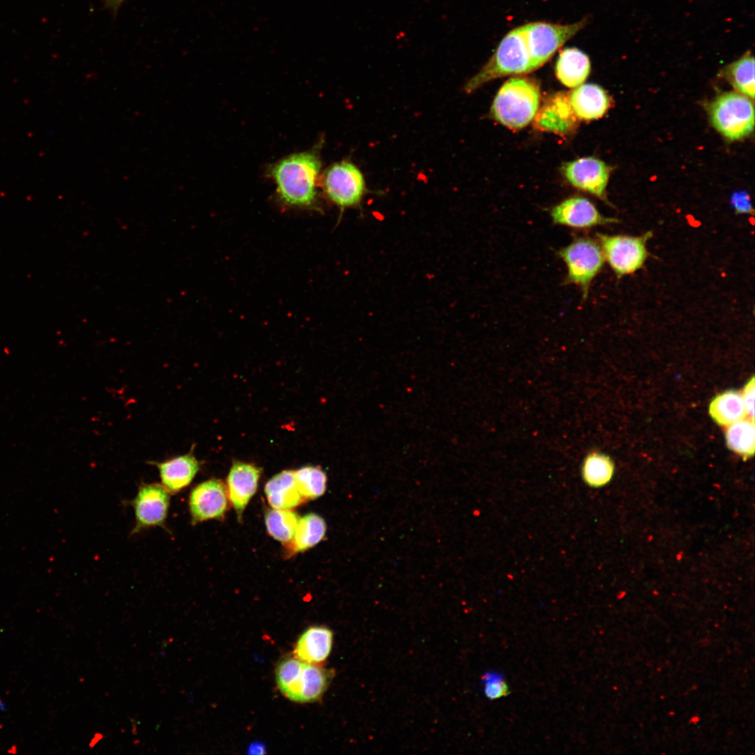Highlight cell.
<instances>
[{
  "label": "cell",
  "instance_id": "obj_23",
  "mask_svg": "<svg viewBox=\"0 0 755 755\" xmlns=\"http://www.w3.org/2000/svg\"><path fill=\"white\" fill-rule=\"evenodd\" d=\"M614 465L607 455L598 452L588 454L583 461L581 473L583 481L590 487L606 485L612 478Z\"/></svg>",
  "mask_w": 755,
  "mask_h": 755
},
{
  "label": "cell",
  "instance_id": "obj_15",
  "mask_svg": "<svg viewBox=\"0 0 755 755\" xmlns=\"http://www.w3.org/2000/svg\"><path fill=\"white\" fill-rule=\"evenodd\" d=\"M333 634L325 626H311L299 637L293 656L305 663L317 664L329 657L333 645Z\"/></svg>",
  "mask_w": 755,
  "mask_h": 755
},
{
  "label": "cell",
  "instance_id": "obj_4",
  "mask_svg": "<svg viewBox=\"0 0 755 755\" xmlns=\"http://www.w3.org/2000/svg\"><path fill=\"white\" fill-rule=\"evenodd\" d=\"M540 102V87L530 78L515 77L498 90L491 108L493 117L504 126L519 129L534 118Z\"/></svg>",
  "mask_w": 755,
  "mask_h": 755
},
{
  "label": "cell",
  "instance_id": "obj_1",
  "mask_svg": "<svg viewBox=\"0 0 755 755\" xmlns=\"http://www.w3.org/2000/svg\"><path fill=\"white\" fill-rule=\"evenodd\" d=\"M320 168L319 157L312 151L291 154L273 164L270 174L281 201L294 206H314Z\"/></svg>",
  "mask_w": 755,
  "mask_h": 755
},
{
  "label": "cell",
  "instance_id": "obj_24",
  "mask_svg": "<svg viewBox=\"0 0 755 755\" xmlns=\"http://www.w3.org/2000/svg\"><path fill=\"white\" fill-rule=\"evenodd\" d=\"M299 515L289 509L273 508L265 515V523L268 534L284 545L289 542L296 532Z\"/></svg>",
  "mask_w": 755,
  "mask_h": 755
},
{
  "label": "cell",
  "instance_id": "obj_9",
  "mask_svg": "<svg viewBox=\"0 0 755 755\" xmlns=\"http://www.w3.org/2000/svg\"><path fill=\"white\" fill-rule=\"evenodd\" d=\"M171 494L159 483H142L130 502L134 510L135 525L131 534L145 529L166 528Z\"/></svg>",
  "mask_w": 755,
  "mask_h": 755
},
{
  "label": "cell",
  "instance_id": "obj_25",
  "mask_svg": "<svg viewBox=\"0 0 755 755\" xmlns=\"http://www.w3.org/2000/svg\"><path fill=\"white\" fill-rule=\"evenodd\" d=\"M297 489L307 501L322 496L326 489V473L319 467L306 466L294 471Z\"/></svg>",
  "mask_w": 755,
  "mask_h": 755
},
{
  "label": "cell",
  "instance_id": "obj_5",
  "mask_svg": "<svg viewBox=\"0 0 755 755\" xmlns=\"http://www.w3.org/2000/svg\"><path fill=\"white\" fill-rule=\"evenodd\" d=\"M558 254L567 268L564 284L577 286L584 301L591 282L602 269L605 261L601 245L589 236H575L570 244L559 250Z\"/></svg>",
  "mask_w": 755,
  "mask_h": 755
},
{
  "label": "cell",
  "instance_id": "obj_13",
  "mask_svg": "<svg viewBox=\"0 0 755 755\" xmlns=\"http://www.w3.org/2000/svg\"><path fill=\"white\" fill-rule=\"evenodd\" d=\"M260 475L261 469L250 463L236 461L231 468L226 489L239 520L257 491Z\"/></svg>",
  "mask_w": 755,
  "mask_h": 755
},
{
  "label": "cell",
  "instance_id": "obj_11",
  "mask_svg": "<svg viewBox=\"0 0 755 755\" xmlns=\"http://www.w3.org/2000/svg\"><path fill=\"white\" fill-rule=\"evenodd\" d=\"M550 216L555 224L577 229L619 222L617 219L603 216L594 203L581 196L568 198L554 206Z\"/></svg>",
  "mask_w": 755,
  "mask_h": 755
},
{
  "label": "cell",
  "instance_id": "obj_16",
  "mask_svg": "<svg viewBox=\"0 0 755 755\" xmlns=\"http://www.w3.org/2000/svg\"><path fill=\"white\" fill-rule=\"evenodd\" d=\"M605 91L595 84H584L571 92L569 103L576 117L590 120L602 117L610 107Z\"/></svg>",
  "mask_w": 755,
  "mask_h": 755
},
{
  "label": "cell",
  "instance_id": "obj_29",
  "mask_svg": "<svg viewBox=\"0 0 755 755\" xmlns=\"http://www.w3.org/2000/svg\"><path fill=\"white\" fill-rule=\"evenodd\" d=\"M265 748L261 743H253L249 747L250 754H264Z\"/></svg>",
  "mask_w": 755,
  "mask_h": 755
},
{
  "label": "cell",
  "instance_id": "obj_8",
  "mask_svg": "<svg viewBox=\"0 0 755 755\" xmlns=\"http://www.w3.org/2000/svg\"><path fill=\"white\" fill-rule=\"evenodd\" d=\"M322 186L329 199L343 210L359 205L366 192L363 173L353 163L342 161L325 171Z\"/></svg>",
  "mask_w": 755,
  "mask_h": 755
},
{
  "label": "cell",
  "instance_id": "obj_2",
  "mask_svg": "<svg viewBox=\"0 0 755 755\" xmlns=\"http://www.w3.org/2000/svg\"><path fill=\"white\" fill-rule=\"evenodd\" d=\"M537 69L532 41L524 24L504 36L491 59L468 80L464 89L471 93L493 79L524 74Z\"/></svg>",
  "mask_w": 755,
  "mask_h": 755
},
{
  "label": "cell",
  "instance_id": "obj_14",
  "mask_svg": "<svg viewBox=\"0 0 755 755\" xmlns=\"http://www.w3.org/2000/svg\"><path fill=\"white\" fill-rule=\"evenodd\" d=\"M150 463L157 468L161 484L171 494H178L188 487L199 470V463L192 453Z\"/></svg>",
  "mask_w": 755,
  "mask_h": 755
},
{
  "label": "cell",
  "instance_id": "obj_7",
  "mask_svg": "<svg viewBox=\"0 0 755 755\" xmlns=\"http://www.w3.org/2000/svg\"><path fill=\"white\" fill-rule=\"evenodd\" d=\"M652 236V231L640 236L596 233L605 260L619 278L642 267L648 256L646 244Z\"/></svg>",
  "mask_w": 755,
  "mask_h": 755
},
{
  "label": "cell",
  "instance_id": "obj_28",
  "mask_svg": "<svg viewBox=\"0 0 755 755\" xmlns=\"http://www.w3.org/2000/svg\"><path fill=\"white\" fill-rule=\"evenodd\" d=\"M731 202L732 206L738 213H751L752 211L749 196L745 192L734 193Z\"/></svg>",
  "mask_w": 755,
  "mask_h": 755
},
{
  "label": "cell",
  "instance_id": "obj_30",
  "mask_svg": "<svg viewBox=\"0 0 755 755\" xmlns=\"http://www.w3.org/2000/svg\"><path fill=\"white\" fill-rule=\"evenodd\" d=\"M124 0H106V5L113 11H116Z\"/></svg>",
  "mask_w": 755,
  "mask_h": 755
},
{
  "label": "cell",
  "instance_id": "obj_22",
  "mask_svg": "<svg viewBox=\"0 0 755 755\" xmlns=\"http://www.w3.org/2000/svg\"><path fill=\"white\" fill-rule=\"evenodd\" d=\"M728 426L725 435L728 447L745 459L753 456L755 449L754 420L742 418Z\"/></svg>",
  "mask_w": 755,
  "mask_h": 755
},
{
  "label": "cell",
  "instance_id": "obj_27",
  "mask_svg": "<svg viewBox=\"0 0 755 755\" xmlns=\"http://www.w3.org/2000/svg\"><path fill=\"white\" fill-rule=\"evenodd\" d=\"M754 377L752 376L745 385L741 394L746 410V416L752 420H754Z\"/></svg>",
  "mask_w": 755,
  "mask_h": 755
},
{
  "label": "cell",
  "instance_id": "obj_12",
  "mask_svg": "<svg viewBox=\"0 0 755 755\" xmlns=\"http://www.w3.org/2000/svg\"><path fill=\"white\" fill-rule=\"evenodd\" d=\"M562 171L573 187L606 201L605 189L610 173L603 161L584 157L564 164Z\"/></svg>",
  "mask_w": 755,
  "mask_h": 755
},
{
  "label": "cell",
  "instance_id": "obj_17",
  "mask_svg": "<svg viewBox=\"0 0 755 755\" xmlns=\"http://www.w3.org/2000/svg\"><path fill=\"white\" fill-rule=\"evenodd\" d=\"M265 494L273 508L290 510L306 501L297 489L293 470H283L270 479Z\"/></svg>",
  "mask_w": 755,
  "mask_h": 755
},
{
  "label": "cell",
  "instance_id": "obj_18",
  "mask_svg": "<svg viewBox=\"0 0 755 755\" xmlns=\"http://www.w3.org/2000/svg\"><path fill=\"white\" fill-rule=\"evenodd\" d=\"M591 69L588 56L574 48L563 50L556 63L555 71L559 81L568 87L581 85Z\"/></svg>",
  "mask_w": 755,
  "mask_h": 755
},
{
  "label": "cell",
  "instance_id": "obj_10",
  "mask_svg": "<svg viewBox=\"0 0 755 755\" xmlns=\"http://www.w3.org/2000/svg\"><path fill=\"white\" fill-rule=\"evenodd\" d=\"M228 506V493L220 480L204 481L190 491L188 507L193 525L222 517Z\"/></svg>",
  "mask_w": 755,
  "mask_h": 755
},
{
  "label": "cell",
  "instance_id": "obj_3",
  "mask_svg": "<svg viewBox=\"0 0 755 755\" xmlns=\"http://www.w3.org/2000/svg\"><path fill=\"white\" fill-rule=\"evenodd\" d=\"M334 670L302 661L294 656L281 660L275 680L282 694L297 703L319 700L334 677Z\"/></svg>",
  "mask_w": 755,
  "mask_h": 755
},
{
  "label": "cell",
  "instance_id": "obj_26",
  "mask_svg": "<svg viewBox=\"0 0 755 755\" xmlns=\"http://www.w3.org/2000/svg\"><path fill=\"white\" fill-rule=\"evenodd\" d=\"M484 691L487 698L498 699L509 694V688L504 677L496 672H487L482 676Z\"/></svg>",
  "mask_w": 755,
  "mask_h": 755
},
{
  "label": "cell",
  "instance_id": "obj_20",
  "mask_svg": "<svg viewBox=\"0 0 755 755\" xmlns=\"http://www.w3.org/2000/svg\"><path fill=\"white\" fill-rule=\"evenodd\" d=\"M709 413L720 426H728L745 418L746 410L741 393L728 390L717 395L710 403Z\"/></svg>",
  "mask_w": 755,
  "mask_h": 755
},
{
  "label": "cell",
  "instance_id": "obj_6",
  "mask_svg": "<svg viewBox=\"0 0 755 755\" xmlns=\"http://www.w3.org/2000/svg\"><path fill=\"white\" fill-rule=\"evenodd\" d=\"M714 127L730 140L748 136L754 129V108L749 97L738 92L723 93L709 107Z\"/></svg>",
  "mask_w": 755,
  "mask_h": 755
},
{
  "label": "cell",
  "instance_id": "obj_19",
  "mask_svg": "<svg viewBox=\"0 0 755 755\" xmlns=\"http://www.w3.org/2000/svg\"><path fill=\"white\" fill-rule=\"evenodd\" d=\"M326 531L322 517L314 513L308 514L300 518L292 540L285 546L292 554L303 552L322 540Z\"/></svg>",
  "mask_w": 755,
  "mask_h": 755
},
{
  "label": "cell",
  "instance_id": "obj_21",
  "mask_svg": "<svg viewBox=\"0 0 755 755\" xmlns=\"http://www.w3.org/2000/svg\"><path fill=\"white\" fill-rule=\"evenodd\" d=\"M721 74L738 92L754 99V58L750 52L726 66Z\"/></svg>",
  "mask_w": 755,
  "mask_h": 755
}]
</instances>
